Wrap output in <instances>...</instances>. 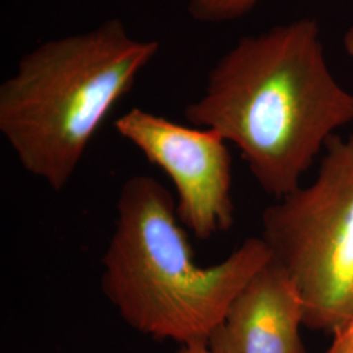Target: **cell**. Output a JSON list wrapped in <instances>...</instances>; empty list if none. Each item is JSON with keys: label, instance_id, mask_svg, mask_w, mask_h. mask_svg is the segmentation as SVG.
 I'll return each mask as SVG.
<instances>
[{"label": "cell", "instance_id": "6da1fadb", "mask_svg": "<svg viewBox=\"0 0 353 353\" xmlns=\"http://www.w3.org/2000/svg\"><path fill=\"white\" fill-rule=\"evenodd\" d=\"M185 118L233 143L258 185L280 199L353 122V93L328 68L318 21L303 17L239 39Z\"/></svg>", "mask_w": 353, "mask_h": 353}, {"label": "cell", "instance_id": "7a4b0ae2", "mask_svg": "<svg viewBox=\"0 0 353 353\" xmlns=\"http://www.w3.org/2000/svg\"><path fill=\"white\" fill-rule=\"evenodd\" d=\"M272 258L262 237L211 265L195 261L170 192L151 176L119 190L101 290L130 327L160 341L208 343L254 274Z\"/></svg>", "mask_w": 353, "mask_h": 353}, {"label": "cell", "instance_id": "3957f363", "mask_svg": "<svg viewBox=\"0 0 353 353\" xmlns=\"http://www.w3.org/2000/svg\"><path fill=\"white\" fill-rule=\"evenodd\" d=\"M160 43L119 19L46 41L0 85V132L29 174L62 191L97 130L151 63Z\"/></svg>", "mask_w": 353, "mask_h": 353}, {"label": "cell", "instance_id": "277c9868", "mask_svg": "<svg viewBox=\"0 0 353 353\" xmlns=\"http://www.w3.org/2000/svg\"><path fill=\"white\" fill-rule=\"evenodd\" d=\"M262 240L300 292L303 326L334 335L353 316V135H334L316 179L267 207Z\"/></svg>", "mask_w": 353, "mask_h": 353}, {"label": "cell", "instance_id": "5b68a950", "mask_svg": "<svg viewBox=\"0 0 353 353\" xmlns=\"http://www.w3.org/2000/svg\"><path fill=\"white\" fill-rule=\"evenodd\" d=\"M114 127L170 178L178 219L196 239L208 240L233 225L232 157L219 132L139 108L119 117Z\"/></svg>", "mask_w": 353, "mask_h": 353}, {"label": "cell", "instance_id": "8992f818", "mask_svg": "<svg viewBox=\"0 0 353 353\" xmlns=\"http://www.w3.org/2000/svg\"><path fill=\"white\" fill-rule=\"evenodd\" d=\"M303 325L300 292L271 258L241 290L208 344L220 353H305Z\"/></svg>", "mask_w": 353, "mask_h": 353}, {"label": "cell", "instance_id": "52a82bcc", "mask_svg": "<svg viewBox=\"0 0 353 353\" xmlns=\"http://www.w3.org/2000/svg\"><path fill=\"white\" fill-rule=\"evenodd\" d=\"M261 0H189L188 12L192 20L204 24H221L252 12Z\"/></svg>", "mask_w": 353, "mask_h": 353}, {"label": "cell", "instance_id": "ba28073f", "mask_svg": "<svg viewBox=\"0 0 353 353\" xmlns=\"http://www.w3.org/2000/svg\"><path fill=\"white\" fill-rule=\"evenodd\" d=\"M327 353H353V316L345 326L335 334Z\"/></svg>", "mask_w": 353, "mask_h": 353}, {"label": "cell", "instance_id": "9c48e42d", "mask_svg": "<svg viewBox=\"0 0 353 353\" xmlns=\"http://www.w3.org/2000/svg\"><path fill=\"white\" fill-rule=\"evenodd\" d=\"M176 353H220L216 352L210 347L208 343H191V344H183Z\"/></svg>", "mask_w": 353, "mask_h": 353}, {"label": "cell", "instance_id": "30bf717a", "mask_svg": "<svg viewBox=\"0 0 353 353\" xmlns=\"http://www.w3.org/2000/svg\"><path fill=\"white\" fill-rule=\"evenodd\" d=\"M343 45H344V50L347 52V55L353 59V26L348 28V30L345 32L344 38H343Z\"/></svg>", "mask_w": 353, "mask_h": 353}]
</instances>
